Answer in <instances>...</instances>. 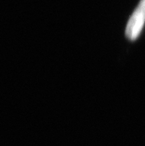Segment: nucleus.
Instances as JSON below:
<instances>
[{
  "instance_id": "obj_1",
  "label": "nucleus",
  "mask_w": 145,
  "mask_h": 146,
  "mask_svg": "<svg viewBox=\"0 0 145 146\" xmlns=\"http://www.w3.org/2000/svg\"><path fill=\"white\" fill-rule=\"evenodd\" d=\"M145 23V0H141L127 22L125 36L131 42L138 39Z\"/></svg>"
}]
</instances>
